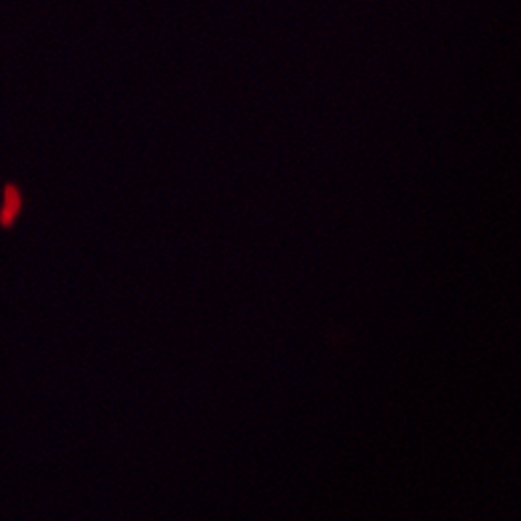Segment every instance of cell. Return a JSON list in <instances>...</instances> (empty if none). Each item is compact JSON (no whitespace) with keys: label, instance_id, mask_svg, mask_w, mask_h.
Masks as SVG:
<instances>
[{"label":"cell","instance_id":"6da1fadb","mask_svg":"<svg viewBox=\"0 0 521 521\" xmlns=\"http://www.w3.org/2000/svg\"><path fill=\"white\" fill-rule=\"evenodd\" d=\"M15 207H17V203H15V192L8 188V190H6V203H5V216H3V218L8 216V211H10V218H12Z\"/></svg>","mask_w":521,"mask_h":521}]
</instances>
